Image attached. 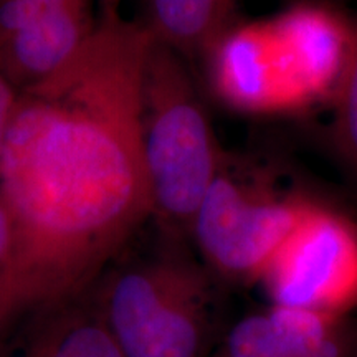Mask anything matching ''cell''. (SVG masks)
Returning <instances> with one entry per match:
<instances>
[{
	"label": "cell",
	"instance_id": "1",
	"mask_svg": "<svg viewBox=\"0 0 357 357\" xmlns=\"http://www.w3.org/2000/svg\"><path fill=\"white\" fill-rule=\"evenodd\" d=\"M142 22L98 19L55 73L17 93L0 158L13 255L0 336L91 288L151 218Z\"/></svg>",
	"mask_w": 357,
	"mask_h": 357
},
{
	"label": "cell",
	"instance_id": "16",
	"mask_svg": "<svg viewBox=\"0 0 357 357\" xmlns=\"http://www.w3.org/2000/svg\"><path fill=\"white\" fill-rule=\"evenodd\" d=\"M98 7V19L121 15V6L124 0H95Z\"/></svg>",
	"mask_w": 357,
	"mask_h": 357
},
{
	"label": "cell",
	"instance_id": "14",
	"mask_svg": "<svg viewBox=\"0 0 357 357\" xmlns=\"http://www.w3.org/2000/svg\"><path fill=\"white\" fill-rule=\"evenodd\" d=\"M13 255V231L8 212L0 199V305L6 296Z\"/></svg>",
	"mask_w": 357,
	"mask_h": 357
},
{
	"label": "cell",
	"instance_id": "12",
	"mask_svg": "<svg viewBox=\"0 0 357 357\" xmlns=\"http://www.w3.org/2000/svg\"><path fill=\"white\" fill-rule=\"evenodd\" d=\"M334 100L333 144L347 171L357 178V32L351 63Z\"/></svg>",
	"mask_w": 357,
	"mask_h": 357
},
{
	"label": "cell",
	"instance_id": "11",
	"mask_svg": "<svg viewBox=\"0 0 357 357\" xmlns=\"http://www.w3.org/2000/svg\"><path fill=\"white\" fill-rule=\"evenodd\" d=\"M238 0H149L142 22L154 42L184 58L205 56L236 25Z\"/></svg>",
	"mask_w": 357,
	"mask_h": 357
},
{
	"label": "cell",
	"instance_id": "2",
	"mask_svg": "<svg viewBox=\"0 0 357 357\" xmlns=\"http://www.w3.org/2000/svg\"><path fill=\"white\" fill-rule=\"evenodd\" d=\"M142 153L151 218L184 242L225 155L185 58L154 40L142 78Z\"/></svg>",
	"mask_w": 357,
	"mask_h": 357
},
{
	"label": "cell",
	"instance_id": "4",
	"mask_svg": "<svg viewBox=\"0 0 357 357\" xmlns=\"http://www.w3.org/2000/svg\"><path fill=\"white\" fill-rule=\"evenodd\" d=\"M310 199L283 195L261 176L223 160L195 213L190 240L212 275L260 281Z\"/></svg>",
	"mask_w": 357,
	"mask_h": 357
},
{
	"label": "cell",
	"instance_id": "7",
	"mask_svg": "<svg viewBox=\"0 0 357 357\" xmlns=\"http://www.w3.org/2000/svg\"><path fill=\"white\" fill-rule=\"evenodd\" d=\"M211 357H357L346 316L271 305L231 326Z\"/></svg>",
	"mask_w": 357,
	"mask_h": 357
},
{
	"label": "cell",
	"instance_id": "10",
	"mask_svg": "<svg viewBox=\"0 0 357 357\" xmlns=\"http://www.w3.org/2000/svg\"><path fill=\"white\" fill-rule=\"evenodd\" d=\"M273 24L291 50L312 101L336 98L351 63L356 32L337 13L310 3L289 8Z\"/></svg>",
	"mask_w": 357,
	"mask_h": 357
},
{
	"label": "cell",
	"instance_id": "3",
	"mask_svg": "<svg viewBox=\"0 0 357 357\" xmlns=\"http://www.w3.org/2000/svg\"><path fill=\"white\" fill-rule=\"evenodd\" d=\"M113 263L95 283L98 307L123 357H211L212 273L177 240Z\"/></svg>",
	"mask_w": 357,
	"mask_h": 357
},
{
	"label": "cell",
	"instance_id": "6",
	"mask_svg": "<svg viewBox=\"0 0 357 357\" xmlns=\"http://www.w3.org/2000/svg\"><path fill=\"white\" fill-rule=\"evenodd\" d=\"M204 58L212 91L236 111L283 113L312 105L273 20L234 25Z\"/></svg>",
	"mask_w": 357,
	"mask_h": 357
},
{
	"label": "cell",
	"instance_id": "13",
	"mask_svg": "<svg viewBox=\"0 0 357 357\" xmlns=\"http://www.w3.org/2000/svg\"><path fill=\"white\" fill-rule=\"evenodd\" d=\"M78 0H0V42L19 32L29 22Z\"/></svg>",
	"mask_w": 357,
	"mask_h": 357
},
{
	"label": "cell",
	"instance_id": "15",
	"mask_svg": "<svg viewBox=\"0 0 357 357\" xmlns=\"http://www.w3.org/2000/svg\"><path fill=\"white\" fill-rule=\"evenodd\" d=\"M17 89L13 88L10 79L7 78L6 70L2 65V56H0V158H2L3 142H6L7 129L10 124L12 111L15 106L17 100Z\"/></svg>",
	"mask_w": 357,
	"mask_h": 357
},
{
	"label": "cell",
	"instance_id": "9",
	"mask_svg": "<svg viewBox=\"0 0 357 357\" xmlns=\"http://www.w3.org/2000/svg\"><path fill=\"white\" fill-rule=\"evenodd\" d=\"M93 0L56 7L29 22L0 42V56L17 91L48 78L77 53L95 32Z\"/></svg>",
	"mask_w": 357,
	"mask_h": 357
},
{
	"label": "cell",
	"instance_id": "5",
	"mask_svg": "<svg viewBox=\"0 0 357 357\" xmlns=\"http://www.w3.org/2000/svg\"><path fill=\"white\" fill-rule=\"evenodd\" d=\"M260 281L273 306L347 316L357 307V225L310 200Z\"/></svg>",
	"mask_w": 357,
	"mask_h": 357
},
{
	"label": "cell",
	"instance_id": "8",
	"mask_svg": "<svg viewBox=\"0 0 357 357\" xmlns=\"http://www.w3.org/2000/svg\"><path fill=\"white\" fill-rule=\"evenodd\" d=\"M93 287L12 326L0 336V357H123Z\"/></svg>",
	"mask_w": 357,
	"mask_h": 357
}]
</instances>
